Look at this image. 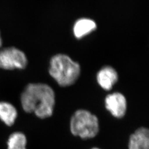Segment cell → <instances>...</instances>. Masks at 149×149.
Returning a JSON list of instances; mask_svg holds the SVG:
<instances>
[{
    "instance_id": "6da1fadb",
    "label": "cell",
    "mask_w": 149,
    "mask_h": 149,
    "mask_svg": "<svg viewBox=\"0 0 149 149\" xmlns=\"http://www.w3.org/2000/svg\"><path fill=\"white\" fill-rule=\"evenodd\" d=\"M55 93L47 84H30L26 86L21 97L23 110L34 113L40 119L50 117L53 114L55 105Z\"/></svg>"
},
{
    "instance_id": "7a4b0ae2",
    "label": "cell",
    "mask_w": 149,
    "mask_h": 149,
    "mask_svg": "<svg viewBox=\"0 0 149 149\" xmlns=\"http://www.w3.org/2000/svg\"><path fill=\"white\" fill-rule=\"evenodd\" d=\"M49 72L60 86L65 87L72 85L77 81L81 69L79 64L68 56L58 54L51 59Z\"/></svg>"
},
{
    "instance_id": "3957f363",
    "label": "cell",
    "mask_w": 149,
    "mask_h": 149,
    "mask_svg": "<svg viewBox=\"0 0 149 149\" xmlns=\"http://www.w3.org/2000/svg\"><path fill=\"white\" fill-rule=\"evenodd\" d=\"M70 128L71 133L75 136L85 140L93 138L100 131L99 120L90 111L78 109L71 118Z\"/></svg>"
},
{
    "instance_id": "277c9868",
    "label": "cell",
    "mask_w": 149,
    "mask_h": 149,
    "mask_svg": "<svg viewBox=\"0 0 149 149\" xmlns=\"http://www.w3.org/2000/svg\"><path fill=\"white\" fill-rule=\"evenodd\" d=\"M27 65V57L21 50L15 47L4 48L0 50V68L23 69Z\"/></svg>"
},
{
    "instance_id": "5b68a950",
    "label": "cell",
    "mask_w": 149,
    "mask_h": 149,
    "mask_svg": "<svg viewBox=\"0 0 149 149\" xmlns=\"http://www.w3.org/2000/svg\"><path fill=\"white\" fill-rule=\"evenodd\" d=\"M104 105L112 116L117 119L123 118L127 112V98L123 93L118 92L107 95L104 99Z\"/></svg>"
},
{
    "instance_id": "8992f818",
    "label": "cell",
    "mask_w": 149,
    "mask_h": 149,
    "mask_svg": "<svg viewBox=\"0 0 149 149\" xmlns=\"http://www.w3.org/2000/svg\"><path fill=\"white\" fill-rule=\"evenodd\" d=\"M97 82L102 89L112 90L118 81L117 72L111 66H105L100 70L96 76Z\"/></svg>"
},
{
    "instance_id": "52a82bcc",
    "label": "cell",
    "mask_w": 149,
    "mask_h": 149,
    "mask_svg": "<svg viewBox=\"0 0 149 149\" xmlns=\"http://www.w3.org/2000/svg\"><path fill=\"white\" fill-rule=\"evenodd\" d=\"M128 149H149V130L148 128H139L130 135Z\"/></svg>"
},
{
    "instance_id": "ba28073f",
    "label": "cell",
    "mask_w": 149,
    "mask_h": 149,
    "mask_svg": "<svg viewBox=\"0 0 149 149\" xmlns=\"http://www.w3.org/2000/svg\"><path fill=\"white\" fill-rule=\"evenodd\" d=\"M97 28L96 23L88 18H81L74 23V34L75 37L81 39L94 31Z\"/></svg>"
},
{
    "instance_id": "9c48e42d",
    "label": "cell",
    "mask_w": 149,
    "mask_h": 149,
    "mask_svg": "<svg viewBox=\"0 0 149 149\" xmlns=\"http://www.w3.org/2000/svg\"><path fill=\"white\" fill-rule=\"evenodd\" d=\"M17 117L15 107L10 103L0 102V119L8 126L12 125Z\"/></svg>"
},
{
    "instance_id": "30bf717a",
    "label": "cell",
    "mask_w": 149,
    "mask_h": 149,
    "mask_svg": "<svg viewBox=\"0 0 149 149\" xmlns=\"http://www.w3.org/2000/svg\"><path fill=\"white\" fill-rule=\"evenodd\" d=\"M27 138L24 134L21 132L13 133L8 139V149H27Z\"/></svg>"
},
{
    "instance_id": "8fae6325",
    "label": "cell",
    "mask_w": 149,
    "mask_h": 149,
    "mask_svg": "<svg viewBox=\"0 0 149 149\" xmlns=\"http://www.w3.org/2000/svg\"><path fill=\"white\" fill-rule=\"evenodd\" d=\"M2 46V39H1V35H0V48Z\"/></svg>"
},
{
    "instance_id": "7c38bea8",
    "label": "cell",
    "mask_w": 149,
    "mask_h": 149,
    "mask_svg": "<svg viewBox=\"0 0 149 149\" xmlns=\"http://www.w3.org/2000/svg\"><path fill=\"white\" fill-rule=\"evenodd\" d=\"M91 149H100V148H96V147H95V148H91Z\"/></svg>"
}]
</instances>
